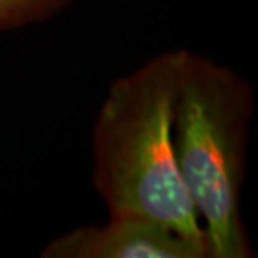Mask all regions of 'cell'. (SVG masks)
<instances>
[{
	"label": "cell",
	"mask_w": 258,
	"mask_h": 258,
	"mask_svg": "<svg viewBox=\"0 0 258 258\" xmlns=\"http://www.w3.org/2000/svg\"><path fill=\"white\" fill-rule=\"evenodd\" d=\"M179 49L146 60L107 89L92 129V181L109 215H138L206 240L179 174L173 99Z\"/></svg>",
	"instance_id": "1"
},
{
	"label": "cell",
	"mask_w": 258,
	"mask_h": 258,
	"mask_svg": "<svg viewBox=\"0 0 258 258\" xmlns=\"http://www.w3.org/2000/svg\"><path fill=\"white\" fill-rule=\"evenodd\" d=\"M253 109V91L245 77L230 66L179 49L173 144L210 258L253 256L241 216Z\"/></svg>",
	"instance_id": "2"
},
{
	"label": "cell",
	"mask_w": 258,
	"mask_h": 258,
	"mask_svg": "<svg viewBox=\"0 0 258 258\" xmlns=\"http://www.w3.org/2000/svg\"><path fill=\"white\" fill-rule=\"evenodd\" d=\"M72 0H0V32L42 22Z\"/></svg>",
	"instance_id": "4"
},
{
	"label": "cell",
	"mask_w": 258,
	"mask_h": 258,
	"mask_svg": "<svg viewBox=\"0 0 258 258\" xmlns=\"http://www.w3.org/2000/svg\"><path fill=\"white\" fill-rule=\"evenodd\" d=\"M44 258H210L208 241L191 238L138 215H109L102 225H81L55 236Z\"/></svg>",
	"instance_id": "3"
}]
</instances>
